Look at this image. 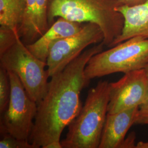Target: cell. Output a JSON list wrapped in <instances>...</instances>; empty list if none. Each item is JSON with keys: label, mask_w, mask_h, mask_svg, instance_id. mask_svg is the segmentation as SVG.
<instances>
[{"label": "cell", "mask_w": 148, "mask_h": 148, "mask_svg": "<svg viewBox=\"0 0 148 148\" xmlns=\"http://www.w3.org/2000/svg\"><path fill=\"white\" fill-rule=\"evenodd\" d=\"M104 46L101 42L86 49L62 71L51 77L46 93L37 104L29 139L35 148L60 142L65 128L79 114L82 108L81 93L90 83L85 75L86 66L93 56L103 51Z\"/></svg>", "instance_id": "6da1fadb"}, {"label": "cell", "mask_w": 148, "mask_h": 148, "mask_svg": "<svg viewBox=\"0 0 148 148\" xmlns=\"http://www.w3.org/2000/svg\"><path fill=\"white\" fill-rule=\"evenodd\" d=\"M120 5L119 0H49L48 21L50 26L56 18L95 24L103 33L102 42L110 47L124 25L123 16L117 10Z\"/></svg>", "instance_id": "7a4b0ae2"}, {"label": "cell", "mask_w": 148, "mask_h": 148, "mask_svg": "<svg viewBox=\"0 0 148 148\" xmlns=\"http://www.w3.org/2000/svg\"><path fill=\"white\" fill-rule=\"evenodd\" d=\"M110 83L101 81L89 90L79 114L70 123L63 148H98L108 112Z\"/></svg>", "instance_id": "3957f363"}, {"label": "cell", "mask_w": 148, "mask_h": 148, "mask_svg": "<svg viewBox=\"0 0 148 148\" xmlns=\"http://www.w3.org/2000/svg\"><path fill=\"white\" fill-rule=\"evenodd\" d=\"M102 51L90 59L85 68L87 79L144 69L148 62V38L136 36Z\"/></svg>", "instance_id": "277c9868"}, {"label": "cell", "mask_w": 148, "mask_h": 148, "mask_svg": "<svg viewBox=\"0 0 148 148\" xmlns=\"http://www.w3.org/2000/svg\"><path fill=\"white\" fill-rule=\"evenodd\" d=\"M1 68L18 77L27 94L37 104L47 90V63L37 58L29 50L20 36L6 52L0 55Z\"/></svg>", "instance_id": "5b68a950"}, {"label": "cell", "mask_w": 148, "mask_h": 148, "mask_svg": "<svg viewBox=\"0 0 148 148\" xmlns=\"http://www.w3.org/2000/svg\"><path fill=\"white\" fill-rule=\"evenodd\" d=\"M8 72L11 95L7 108L1 114V134L7 133L19 139L29 140L37 114V103L27 94L16 74Z\"/></svg>", "instance_id": "8992f818"}, {"label": "cell", "mask_w": 148, "mask_h": 148, "mask_svg": "<svg viewBox=\"0 0 148 148\" xmlns=\"http://www.w3.org/2000/svg\"><path fill=\"white\" fill-rule=\"evenodd\" d=\"M104 35L100 27L87 23L81 29L54 43L49 49L47 63L49 77L62 71L92 45L102 42Z\"/></svg>", "instance_id": "52a82bcc"}, {"label": "cell", "mask_w": 148, "mask_h": 148, "mask_svg": "<svg viewBox=\"0 0 148 148\" xmlns=\"http://www.w3.org/2000/svg\"><path fill=\"white\" fill-rule=\"evenodd\" d=\"M109 85L108 113L139 107L148 98V78L144 69L124 74L120 79Z\"/></svg>", "instance_id": "ba28073f"}, {"label": "cell", "mask_w": 148, "mask_h": 148, "mask_svg": "<svg viewBox=\"0 0 148 148\" xmlns=\"http://www.w3.org/2000/svg\"><path fill=\"white\" fill-rule=\"evenodd\" d=\"M49 0H26L21 23L18 31L25 45L36 41L51 27L48 21Z\"/></svg>", "instance_id": "9c48e42d"}, {"label": "cell", "mask_w": 148, "mask_h": 148, "mask_svg": "<svg viewBox=\"0 0 148 148\" xmlns=\"http://www.w3.org/2000/svg\"><path fill=\"white\" fill-rule=\"evenodd\" d=\"M138 109L108 113L98 148H120L128 130L136 124Z\"/></svg>", "instance_id": "30bf717a"}, {"label": "cell", "mask_w": 148, "mask_h": 148, "mask_svg": "<svg viewBox=\"0 0 148 148\" xmlns=\"http://www.w3.org/2000/svg\"><path fill=\"white\" fill-rule=\"evenodd\" d=\"M124 18V25L121 35L111 47L136 36L148 38V0L138 5H121L117 8Z\"/></svg>", "instance_id": "8fae6325"}, {"label": "cell", "mask_w": 148, "mask_h": 148, "mask_svg": "<svg viewBox=\"0 0 148 148\" xmlns=\"http://www.w3.org/2000/svg\"><path fill=\"white\" fill-rule=\"evenodd\" d=\"M83 26L82 23L58 18L42 36L34 42L27 45V47L37 58L46 62L49 49L54 43L77 32Z\"/></svg>", "instance_id": "7c38bea8"}, {"label": "cell", "mask_w": 148, "mask_h": 148, "mask_svg": "<svg viewBox=\"0 0 148 148\" xmlns=\"http://www.w3.org/2000/svg\"><path fill=\"white\" fill-rule=\"evenodd\" d=\"M26 0H0V25L18 29L25 10Z\"/></svg>", "instance_id": "4fadbf2b"}, {"label": "cell", "mask_w": 148, "mask_h": 148, "mask_svg": "<svg viewBox=\"0 0 148 148\" xmlns=\"http://www.w3.org/2000/svg\"><path fill=\"white\" fill-rule=\"evenodd\" d=\"M11 92L10 78L8 72L5 69L0 68V112L5 111L8 106Z\"/></svg>", "instance_id": "5bb4252c"}, {"label": "cell", "mask_w": 148, "mask_h": 148, "mask_svg": "<svg viewBox=\"0 0 148 148\" xmlns=\"http://www.w3.org/2000/svg\"><path fill=\"white\" fill-rule=\"evenodd\" d=\"M20 36L18 29H12L8 27H0V55L3 54L16 43Z\"/></svg>", "instance_id": "9a60e30c"}, {"label": "cell", "mask_w": 148, "mask_h": 148, "mask_svg": "<svg viewBox=\"0 0 148 148\" xmlns=\"http://www.w3.org/2000/svg\"><path fill=\"white\" fill-rule=\"evenodd\" d=\"M1 148H35L29 140L19 139L7 133L1 134Z\"/></svg>", "instance_id": "2e32d148"}, {"label": "cell", "mask_w": 148, "mask_h": 148, "mask_svg": "<svg viewBox=\"0 0 148 148\" xmlns=\"http://www.w3.org/2000/svg\"><path fill=\"white\" fill-rule=\"evenodd\" d=\"M136 124L148 125V97L147 100L139 106Z\"/></svg>", "instance_id": "e0dca14e"}, {"label": "cell", "mask_w": 148, "mask_h": 148, "mask_svg": "<svg viewBox=\"0 0 148 148\" xmlns=\"http://www.w3.org/2000/svg\"><path fill=\"white\" fill-rule=\"evenodd\" d=\"M136 134L135 133L132 132L125 138L123 143H122L120 148H136V144H135Z\"/></svg>", "instance_id": "ac0fdd59"}, {"label": "cell", "mask_w": 148, "mask_h": 148, "mask_svg": "<svg viewBox=\"0 0 148 148\" xmlns=\"http://www.w3.org/2000/svg\"><path fill=\"white\" fill-rule=\"evenodd\" d=\"M148 0H119L121 5H138L143 3L147 1Z\"/></svg>", "instance_id": "d6986e66"}, {"label": "cell", "mask_w": 148, "mask_h": 148, "mask_svg": "<svg viewBox=\"0 0 148 148\" xmlns=\"http://www.w3.org/2000/svg\"><path fill=\"white\" fill-rule=\"evenodd\" d=\"M44 148H63V147H62L61 142H54L52 143L48 144Z\"/></svg>", "instance_id": "ffe728a7"}, {"label": "cell", "mask_w": 148, "mask_h": 148, "mask_svg": "<svg viewBox=\"0 0 148 148\" xmlns=\"http://www.w3.org/2000/svg\"><path fill=\"white\" fill-rule=\"evenodd\" d=\"M137 148H148V142H139L136 144Z\"/></svg>", "instance_id": "44dd1931"}, {"label": "cell", "mask_w": 148, "mask_h": 148, "mask_svg": "<svg viewBox=\"0 0 148 148\" xmlns=\"http://www.w3.org/2000/svg\"><path fill=\"white\" fill-rule=\"evenodd\" d=\"M144 69L145 70V71L146 73V74H147L148 78V62H147V63L146 64V65H145V68H144Z\"/></svg>", "instance_id": "7402d4cb"}]
</instances>
